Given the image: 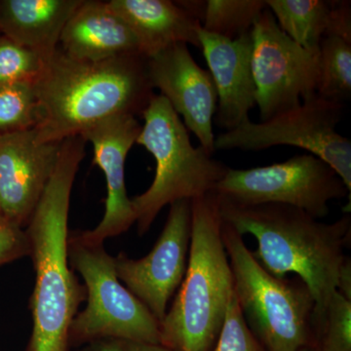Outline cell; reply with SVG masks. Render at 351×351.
<instances>
[{
	"label": "cell",
	"mask_w": 351,
	"mask_h": 351,
	"mask_svg": "<svg viewBox=\"0 0 351 351\" xmlns=\"http://www.w3.org/2000/svg\"><path fill=\"white\" fill-rule=\"evenodd\" d=\"M147 73L154 89L160 90L188 131L213 156L218 94L210 71L196 64L186 44L177 43L147 59Z\"/></svg>",
	"instance_id": "7c38bea8"
},
{
	"label": "cell",
	"mask_w": 351,
	"mask_h": 351,
	"mask_svg": "<svg viewBox=\"0 0 351 351\" xmlns=\"http://www.w3.org/2000/svg\"><path fill=\"white\" fill-rule=\"evenodd\" d=\"M221 235L232 267L234 295L247 325L267 351L313 346L314 300L301 279L270 274L247 248L243 237L223 219Z\"/></svg>",
	"instance_id": "8992f818"
},
{
	"label": "cell",
	"mask_w": 351,
	"mask_h": 351,
	"mask_svg": "<svg viewBox=\"0 0 351 351\" xmlns=\"http://www.w3.org/2000/svg\"><path fill=\"white\" fill-rule=\"evenodd\" d=\"M213 193L237 205L284 204L321 219L329 203L350 195L329 164L311 154L250 169L228 168Z\"/></svg>",
	"instance_id": "9c48e42d"
},
{
	"label": "cell",
	"mask_w": 351,
	"mask_h": 351,
	"mask_svg": "<svg viewBox=\"0 0 351 351\" xmlns=\"http://www.w3.org/2000/svg\"><path fill=\"white\" fill-rule=\"evenodd\" d=\"M337 291L351 301V263L350 258H346L345 263H343L341 270H339Z\"/></svg>",
	"instance_id": "f1b7e54d"
},
{
	"label": "cell",
	"mask_w": 351,
	"mask_h": 351,
	"mask_svg": "<svg viewBox=\"0 0 351 351\" xmlns=\"http://www.w3.org/2000/svg\"><path fill=\"white\" fill-rule=\"evenodd\" d=\"M218 200L223 221L242 237L251 234L257 239L253 255L263 269L279 278L297 274L313 295V315L322 313L337 291L339 270L348 258L350 215L328 223L289 205Z\"/></svg>",
	"instance_id": "3957f363"
},
{
	"label": "cell",
	"mask_w": 351,
	"mask_h": 351,
	"mask_svg": "<svg viewBox=\"0 0 351 351\" xmlns=\"http://www.w3.org/2000/svg\"></svg>",
	"instance_id": "d6a6232c"
},
{
	"label": "cell",
	"mask_w": 351,
	"mask_h": 351,
	"mask_svg": "<svg viewBox=\"0 0 351 351\" xmlns=\"http://www.w3.org/2000/svg\"><path fill=\"white\" fill-rule=\"evenodd\" d=\"M38 122V98L32 82L0 87V134L31 130Z\"/></svg>",
	"instance_id": "603a6c76"
},
{
	"label": "cell",
	"mask_w": 351,
	"mask_h": 351,
	"mask_svg": "<svg viewBox=\"0 0 351 351\" xmlns=\"http://www.w3.org/2000/svg\"><path fill=\"white\" fill-rule=\"evenodd\" d=\"M191 230V201H176L170 205L160 237L145 257L133 260L120 253L114 258L119 280L159 323L165 317L168 302L186 274Z\"/></svg>",
	"instance_id": "8fae6325"
},
{
	"label": "cell",
	"mask_w": 351,
	"mask_h": 351,
	"mask_svg": "<svg viewBox=\"0 0 351 351\" xmlns=\"http://www.w3.org/2000/svg\"><path fill=\"white\" fill-rule=\"evenodd\" d=\"M142 125L133 115L110 117L90 127L82 137L91 143L94 164L107 182L105 214L94 230L77 232L90 243L104 244L106 239L127 232L136 223L135 214L125 186L126 157L137 142Z\"/></svg>",
	"instance_id": "5bb4252c"
},
{
	"label": "cell",
	"mask_w": 351,
	"mask_h": 351,
	"mask_svg": "<svg viewBox=\"0 0 351 351\" xmlns=\"http://www.w3.org/2000/svg\"><path fill=\"white\" fill-rule=\"evenodd\" d=\"M300 351H315L313 350V348H311V346H306V348H302Z\"/></svg>",
	"instance_id": "4dcf8cb0"
},
{
	"label": "cell",
	"mask_w": 351,
	"mask_h": 351,
	"mask_svg": "<svg viewBox=\"0 0 351 351\" xmlns=\"http://www.w3.org/2000/svg\"><path fill=\"white\" fill-rule=\"evenodd\" d=\"M59 49L85 62L142 55L130 27L108 1L99 0H83L64 27Z\"/></svg>",
	"instance_id": "2e32d148"
},
{
	"label": "cell",
	"mask_w": 351,
	"mask_h": 351,
	"mask_svg": "<svg viewBox=\"0 0 351 351\" xmlns=\"http://www.w3.org/2000/svg\"><path fill=\"white\" fill-rule=\"evenodd\" d=\"M142 115L145 123L136 144L154 157L156 170L151 186L131 199L141 235L167 205L213 193L230 168L201 145L193 147L181 117L162 95L154 94Z\"/></svg>",
	"instance_id": "5b68a950"
},
{
	"label": "cell",
	"mask_w": 351,
	"mask_h": 351,
	"mask_svg": "<svg viewBox=\"0 0 351 351\" xmlns=\"http://www.w3.org/2000/svg\"><path fill=\"white\" fill-rule=\"evenodd\" d=\"M44 60L0 34V87L36 80Z\"/></svg>",
	"instance_id": "cb8c5ba5"
},
{
	"label": "cell",
	"mask_w": 351,
	"mask_h": 351,
	"mask_svg": "<svg viewBox=\"0 0 351 351\" xmlns=\"http://www.w3.org/2000/svg\"><path fill=\"white\" fill-rule=\"evenodd\" d=\"M252 68L261 121L317 94L318 51L307 50L281 31L265 9L251 29Z\"/></svg>",
	"instance_id": "30bf717a"
},
{
	"label": "cell",
	"mask_w": 351,
	"mask_h": 351,
	"mask_svg": "<svg viewBox=\"0 0 351 351\" xmlns=\"http://www.w3.org/2000/svg\"><path fill=\"white\" fill-rule=\"evenodd\" d=\"M214 193L191 200L188 267L179 292L159 323L160 345L171 351H212L234 294Z\"/></svg>",
	"instance_id": "277c9868"
},
{
	"label": "cell",
	"mask_w": 351,
	"mask_h": 351,
	"mask_svg": "<svg viewBox=\"0 0 351 351\" xmlns=\"http://www.w3.org/2000/svg\"><path fill=\"white\" fill-rule=\"evenodd\" d=\"M68 255L71 269L84 280L87 300L71 323V346L104 339L160 345L159 321L119 282L115 258L104 244L90 243L73 232L69 234Z\"/></svg>",
	"instance_id": "52a82bcc"
},
{
	"label": "cell",
	"mask_w": 351,
	"mask_h": 351,
	"mask_svg": "<svg viewBox=\"0 0 351 351\" xmlns=\"http://www.w3.org/2000/svg\"><path fill=\"white\" fill-rule=\"evenodd\" d=\"M325 36H337L351 43V2L332 1Z\"/></svg>",
	"instance_id": "4316f807"
},
{
	"label": "cell",
	"mask_w": 351,
	"mask_h": 351,
	"mask_svg": "<svg viewBox=\"0 0 351 351\" xmlns=\"http://www.w3.org/2000/svg\"><path fill=\"white\" fill-rule=\"evenodd\" d=\"M40 142L62 143L110 117L144 112L154 87L147 58L130 55L100 62L71 59L58 48L34 80Z\"/></svg>",
	"instance_id": "7a4b0ae2"
},
{
	"label": "cell",
	"mask_w": 351,
	"mask_h": 351,
	"mask_svg": "<svg viewBox=\"0 0 351 351\" xmlns=\"http://www.w3.org/2000/svg\"><path fill=\"white\" fill-rule=\"evenodd\" d=\"M31 245L24 228L0 219V265L29 256Z\"/></svg>",
	"instance_id": "484cf974"
},
{
	"label": "cell",
	"mask_w": 351,
	"mask_h": 351,
	"mask_svg": "<svg viewBox=\"0 0 351 351\" xmlns=\"http://www.w3.org/2000/svg\"><path fill=\"white\" fill-rule=\"evenodd\" d=\"M62 143H43L34 129L0 134V208L2 216L27 226L49 182Z\"/></svg>",
	"instance_id": "4fadbf2b"
},
{
	"label": "cell",
	"mask_w": 351,
	"mask_h": 351,
	"mask_svg": "<svg viewBox=\"0 0 351 351\" xmlns=\"http://www.w3.org/2000/svg\"><path fill=\"white\" fill-rule=\"evenodd\" d=\"M265 8V0H207L201 29L233 40L251 32Z\"/></svg>",
	"instance_id": "44dd1931"
},
{
	"label": "cell",
	"mask_w": 351,
	"mask_h": 351,
	"mask_svg": "<svg viewBox=\"0 0 351 351\" xmlns=\"http://www.w3.org/2000/svg\"><path fill=\"white\" fill-rule=\"evenodd\" d=\"M85 144L82 136L62 142L56 168L25 228L36 272L29 301L32 331L25 351H69L71 323L86 300V289L68 255L69 203Z\"/></svg>",
	"instance_id": "6da1fadb"
},
{
	"label": "cell",
	"mask_w": 351,
	"mask_h": 351,
	"mask_svg": "<svg viewBox=\"0 0 351 351\" xmlns=\"http://www.w3.org/2000/svg\"><path fill=\"white\" fill-rule=\"evenodd\" d=\"M315 351H351V301L339 291L324 311L311 317Z\"/></svg>",
	"instance_id": "7402d4cb"
},
{
	"label": "cell",
	"mask_w": 351,
	"mask_h": 351,
	"mask_svg": "<svg viewBox=\"0 0 351 351\" xmlns=\"http://www.w3.org/2000/svg\"><path fill=\"white\" fill-rule=\"evenodd\" d=\"M198 38L218 94L214 121L225 131L232 130L256 107L251 32L230 40L200 27Z\"/></svg>",
	"instance_id": "9a60e30c"
},
{
	"label": "cell",
	"mask_w": 351,
	"mask_h": 351,
	"mask_svg": "<svg viewBox=\"0 0 351 351\" xmlns=\"http://www.w3.org/2000/svg\"><path fill=\"white\" fill-rule=\"evenodd\" d=\"M212 351H267L247 325L234 294Z\"/></svg>",
	"instance_id": "d4e9b609"
},
{
	"label": "cell",
	"mask_w": 351,
	"mask_h": 351,
	"mask_svg": "<svg viewBox=\"0 0 351 351\" xmlns=\"http://www.w3.org/2000/svg\"><path fill=\"white\" fill-rule=\"evenodd\" d=\"M78 351H171L161 345L120 339H104L85 345Z\"/></svg>",
	"instance_id": "83f0119b"
},
{
	"label": "cell",
	"mask_w": 351,
	"mask_h": 351,
	"mask_svg": "<svg viewBox=\"0 0 351 351\" xmlns=\"http://www.w3.org/2000/svg\"><path fill=\"white\" fill-rule=\"evenodd\" d=\"M332 1L267 0L265 4L284 34L307 50H319Z\"/></svg>",
	"instance_id": "d6986e66"
},
{
	"label": "cell",
	"mask_w": 351,
	"mask_h": 351,
	"mask_svg": "<svg viewBox=\"0 0 351 351\" xmlns=\"http://www.w3.org/2000/svg\"><path fill=\"white\" fill-rule=\"evenodd\" d=\"M345 104L313 95L298 107L265 121L244 120L215 138V151L258 152L290 145L319 157L336 171L351 191V142L337 132Z\"/></svg>",
	"instance_id": "ba28073f"
},
{
	"label": "cell",
	"mask_w": 351,
	"mask_h": 351,
	"mask_svg": "<svg viewBox=\"0 0 351 351\" xmlns=\"http://www.w3.org/2000/svg\"><path fill=\"white\" fill-rule=\"evenodd\" d=\"M319 80L316 93L322 98L345 104L351 97V43L325 36L319 44Z\"/></svg>",
	"instance_id": "ffe728a7"
},
{
	"label": "cell",
	"mask_w": 351,
	"mask_h": 351,
	"mask_svg": "<svg viewBox=\"0 0 351 351\" xmlns=\"http://www.w3.org/2000/svg\"><path fill=\"white\" fill-rule=\"evenodd\" d=\"M115 13L130 27L141 53L151 58L177 43L200 48L201 24L176 1L170 0H110Z\"/></svg>",
	"instance_id": "e0dca14e"
},
{
	"label": "cell",
	"mask_w": 351,
	"mask_h": 351,
	"mask_svg": "<svg viewBox=\"0 0 351 351\" xmlns=\"http://www.w3.org/2000/svg\"><path fill=\"white\" fill-rule=\"evenodd\" d=\"M83 0H0V34L48 59Z\"/></svg>",
	"instance_id": "ac0fdd59"
},
{
	"label": "cell",
	"mask_w": 351,
	"mask_h": 351,
	"mask_svg": "<svg viewBox=\"0 0 351 351\" xmlns=\"http://www.w3.org/2000/svg\"><path fill=\"white\" fill-rule=\"evenodd\" d=\"M191 16V18L202 24L206 11V2L202 0H188V1H176Z\"/></svg>",
	"instance_id": "f546056e"
},
{
	"label": "cell",
	"mask_w": 351,
	"mask_h": 351,
	"mask_svg": "<svg viewBox=\"0 0 351 351\" xmlns=\"http://www.w3.org/2000/svg\"><path fill=\"white\" fill-rule=\"evenodd\" d=\"M0 219H4L3 216H2L1 208H0Z\"/></svg>",
	"instance_id": "1f68e13d"
}]
</instances>
